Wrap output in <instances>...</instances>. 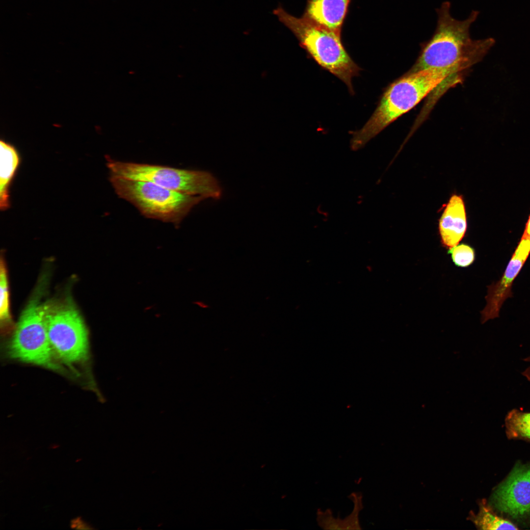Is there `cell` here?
<instances>
[{
	"instance_id": "obj_18",
	"label": "cell",
	"mask_w": 530,
	"mask_h": 530,
	"mask_svg": "<svg viewBox=\"0 0 530 530\" xmlns=\"http://www.w3.org/2000/svg\"><path fill=\"white\" fill-rule=\"evenodd\" d=\"M523 234L530 238V213L526 223Z\"/></svg>"
},
{
	"instance_id": "obj_11",
	"label": "cell",
	"mask_w": 530,
	"mask_h": 530,
	"mask_svg": "<svg viewBox=\"0 0 530 530\" xmlns=\"http://www.w3.org/2000/svg\"><path fill=\"white\" fill-rule=\"evenodd\" d=\"M350 0H307L302 16L341 34Z\"/></svg>"
},
{
	"instance_id": "obj_4",
	"label": "cell",
	"mask_w": 530,
	"mask_h": 530,
	"mask_svg": "<svg viewBox=\"0 0 530 530\" xmlns=\"http://www.w3.org/2000/svg\"><path fill=\"white\" fill-rule=\"evenodd\" d=\"M117 195L145 217L178 225L203 197L171 190L154 183L110 175Z\"/></svg>"
},
{
	"instance_id": "obj_6",
	"label": "cell",
	"mask_w": 530,
	"mask_h": 530,
	"mask_svg": "<svg viewBox=\"0 0 530 530\" xmlns=\"http://www.w3.org/2000/svg\"><path fill=\"white\" fill-rule=\"evenodd\" d=\"M49 306L32 300L22 314L9 345L11 356L24 362L56 370L48 339L47 316Z\"/></svg>"
},
{
	"instance_id": "obj_14",
	"label": "cell",
	"mask_w": 530,
	"mask_h": 530,
	"mask_svg": "<svg viewBox=\"0 0 530 530\" xmlns=\"http://www.w3.org/2000/svg\"><path fill=\"white\" fill-rule=\"evenodd\" d=\"M473 521L482 530H517L518 528L509 521L496 515L482 500L479 510L473 518Z\"/></svg>"
},
{
	"instance_id": "obj_3",
	"label": "cell",
	"mask_w": 530,
	"mask_h": 530,
	"mask_svg": "<svg viewBox=\"0 0 530 530\" xmlns=\"http://www.w3.org/2000/svg\"><path fill=\"white\" fill-rule=\"evenodd\" d=\"M273 13L293 33L309 55L321 67L342 80L353 95L351 79L359 75L361 68L345 49L341 34L303 16L294 17L281 6Z\"/></svg>"
},
{
	"instance_id": "obj_9",
	"label": "cell",
	"mask_w": 530,
	"mask_h": 530,
	"mask_svg": "<svg viewBox=\"0 0 530 530\" xmlns=\"http://www.w3.org/2000/svg\"><path fill=\"white\" fill-rule=\"evenodd\" d=\"M530 253V238L523 234L503 276L496 283L488 287L486 305L481 312L482 323L499 316L504 302L511 296L512 283Z\"/></svg>"
},
{
	"instance_id": "obj_16",
	"label": "cell",
	"mask_w": 530,
	"mask_h": 530,
	"mask_svg": "<svg viewBox=\"0 0 530 530\" xmlns=\"http://www.w3.org/2000/svg\"><path fill=\"white\" fill-rule=\"evenodd\" d=\"M454 265L458 267H465L472 265L475 260L474 249L468 244L462 243L449 249Z\"/></svg>"
},
{
	"instance_id": "obj_13",
	"label": "cell",
	"mask_w": 530,
	"mask_h": 530,
	"mask_svg": "<svg viewBox=\"0 0 530 530\" xmlns=\"http://www.w3.org/2000/svg\"><path fill=\"white\" fill-rule=\"evenodd\" d=\"M504 423L509 439L530 441V412L513 409L507 413Z\"/></svg>"
},
{
	"instance_id": "obj_17",
	"label": "cell",
	"mask_w": 530,
	"mask_h": 530,
	"mask_svg": "<svg viewBox=\"0 0 530 530\" xmlns=\"http://www.w3.org/2000/svg\"><path fill=\"white\" fill-rule=\"evenodd\" d=\"M526 362L530 363V357H527L524 359ZM522 375L525 376L526 379L530 382V366L526 369L522 373Z\"/></svg>"
},
{
	"instance_id": "obj_7",
	"label": "cell",
	"mask_w": 530,
	"mask_h": 530,
	"mask_svg": "<svg viewBox=\"0 0 530 530\" xmlns=\"http://www.w3.org/2000/svg\"><path fill=\"white\" fill-rule=\"evenodd\" d=\"M47 330L54 356L68 365L86 359L89 351L88 333L74 306L64 304L55 308L49 307Z\"/></svg>"
},
{
	"instance_id": "obj_1",
	"label": "cell",
	"mask_w": 530,
	"mask_h": 530,
	"mask_svg": "<svg viewBox=\"0 0 530 530\" xmlns=\"http://www.w3.org/2000/svg\"><path fill=\"white\" fill-rule=\"evenodd\" d=\"M469 68L467 64L462 63L449 68L407 72L395 80L386 88L376 108L365 125L351 133V149L356 151L363 147L443 83L451 88L462 82Z\"/></svg>"
},
{
	"instance_id": "obj_8",
	"label": "cell",
	"mask_w": 530,
	"mask_h": 530,
	"mask_svg": "<svg viewBox=\"0 0 530 530\" xmlns=\"http://www.w3.org/2000/svg\"><path fill=\"white\" fill-rule=\"evenodd\" d=\"M497 508L512 517L530 514V466L515 467L495 491Z\"/></svg>"
},
{
	"instance_id": "obj_15",
	"label": "cell",
	"mask_w": 530,
	"mask_h": 530,
	"mask_svg": "<svg viewBox=\"0 0 530 530\" xmlns=\"http://www.w3.org/2000/svg\"><path fill=\"white\" fill-rule=\"evenodd\" d=\"M0 318L3 325L11 322L9 309V293L6 269L1 259L0 269Z\"/></svg>"
},
{
	"instance_id": "obj_5",
	"label": "cell",
	"mask_w": 530,
	"mask_h": 530,
	"mask_svg": "<svg viewBox=\"0 0 530 530\" xmlns=\"http://www.w3.org/2000/svg\"><path fill=\"white\" fill-rule=\"evenodd\" d=\"M110 175L146 181L162 187L206 198L219 199L222 191L210 172L170 166L116 160L106 157Z\"/></svg>"
},
{
	"instance_id": "obj_10",
	"label": "cell",
	"mask_w": 530,
	"mask_h": 530,
	"mask_svg": "<svg viewBox=\"0 0 530 530\" xmlns=\"http://www.w3.org/2000/svg\"><path fill=\"white\" fill-rule=\"evenodd\" d=\"M443 207L438 230L443 246L450 249L458 244L467 231V214L463 196L452 194Z\"/></svg>"
},
{
	"instance_id": "obj_2",
	"label": "cell",
	"mask_w": 530,
	"mask_h": 530,
	"mask_svg": "<svg viewBox=\"0 0 530 530\" xmlns=\"http://www.w3.org/2000/svg\"><path fill=\"white\" fill-rule=\"evenodd\" d=\"M450 5L445 1L436 9L438 18L434 32L428 40L421 44L419 56L408 72L449 68L462 63L474 65L491 46V39L473 40L470 36V27L478 11L473 10L467 19L458 20L451 15Z\"/></svg>"
},
{
	"instance_id": "obj_12",
	"label": "cell",
	"mask_w": 530,
	"mask_h": 530,
	"mask_svg": "<svg viewBox=\"0 0 530 530\" xmlns=\"http://www.w3.org/2000/svg\"><path fill=\"white\" fill-rule=\"evenodd\" d=\"M0 206L1 210L9 207L8 187L19 162L15 148L0 141Z\"/></svg>"
}]
</instances>
